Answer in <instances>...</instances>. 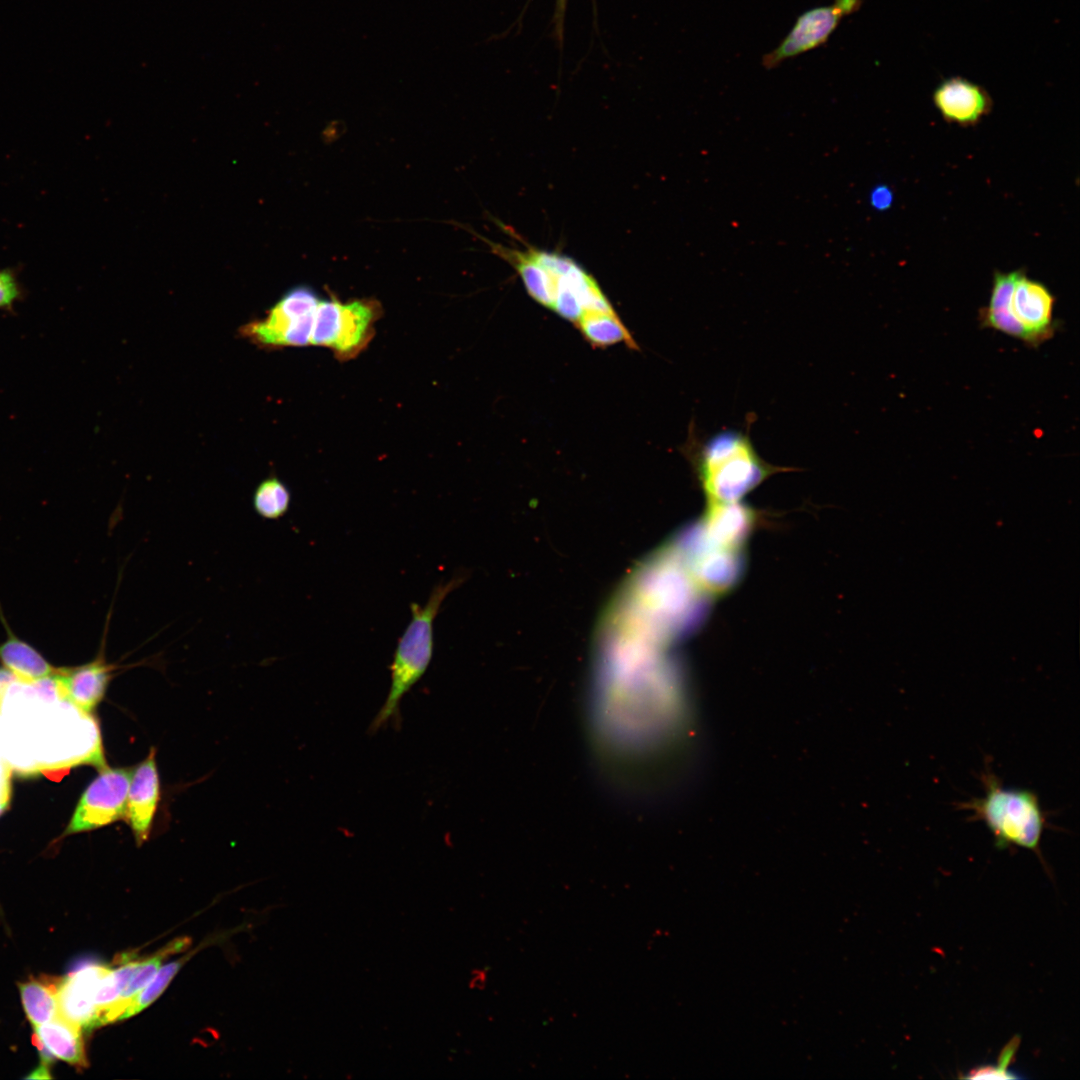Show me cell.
Here are the masks:
<instances>
[{
	"instance_id": "cell-1",
	"label": "cell",
	"mask_w": 1080,
	"mask_h": 1080,
	"mask_svg": "<svg viewBox=\"0 0 1080 1080\" xmlns=\"http://www.w3.org/2000/svg\"><path fill=\"white\" fill-rule=\"evenodd\" d=\"M483 239L516 270L531 298L571 322L593 347L624 343L638 349L597 280L574 259L533 246L519 249Z\"/></svg>"
},
{
	"instance_id": "cell-2",
	"label": "cell",
	"mask_w": 1080,
	"mask_h": 1080,
	"mask_svg": "<svg viewBox=\"0 0 1080 1080\" xmlns=\"http://www.w3.org/2000/svg\"><path fill=\"white\" fill-rule=\"evenodd\" d=\"M686 449L707 503L739 502L778 471L740 430L720 431L704 441L689 439Z\"/></svg>"
},
{
	"instance_id": "cell-3",
	"label": "cell",
	"mask_w": 1080,
	"mask_h": 1080,
	"mask_svg": "<svg viewBox=\"0 0 1080 1080\" xmlns=\"http://www.w3.org/2000/svg\"><path fill=\"white\" fill-rule=\"evenodd\" d=\"M981 782L984 795L959 803V809L985 824L998 849L1024 848L1043 861L1040 843L1048 821L1038 795L1029 789L1004 787L989 766L981 774Z\"/></svg>"
},
{
	"instance_id": "cell-4",
	"label": "cell",
	"mask_w": 1080,
	"mask_h": 1080,
	"mask_svg": "<svg viewBox=\"0 0 1080 1080\" xmlns=\"http://www.w3.org/2000/svg\"><path fill=\"white\" fill-rule=\"evenodd\" d=\"M462 580L458 577L434 586L424 606L411 603V621L399 638L390 665L391 685L387 698L369 726L371 734L391 721H399L406 693L423 677L434 651L433 623L444 599Z\"/></svg>"
},
{
	"instance_id": "cell-5",
	"label": "cell",
	"mask_w": 1080,
	"mask_h": 1080,
	"mask_svg": "<svg viewBox=\"0 0 1080 1080\" xmlns=\"http://www.w3.org/2000/svg\"><path fill=\"white\" fill-rule=\"evenodd\" d=\"M383 307L375 298L342 302L336 295L320 298L313 321L310 345L328 348L338 361L356 358L374 338Z\"/></svg>"
},
{
	"instance_id": "cell-6",
	"label": "cell",
	"mask_w": 1080,
	"mask_h": 1080,
	"mask_svg": "<svg viewBox=\"0 0 1080 1080\" xmlns=\"http://www.w3.org/2000/svg\"><path fill=\"white\" fill-rule=\"evenodd\" d=\"M320 300L308 286L288 290L269 311L264 320L254 321L242 328L245 335L263 347H302L310 345L314 314Z\"/></svg>"
},
{
	"instance_id": "cell-7",
	"label": "cell",
	"mask_w": 1080,
	"mask_h": 1080,
	"mask_svg": "<svg viewBox=\"0 0 1080 1080\" xmlns=\"http://www.w3.org/2000/svg\"><path fill=\"white\" fill-rule=\"evenodd\" d=\"M132 769L104 766L81 795L63 835L98 829L126 820Z\"/></svg>"
},
{
	"instance_id": "cell-8",
	"label": "cell",
	"mask_w": 1080,
	"mask_h": 1080,
	"mask_svg": "<svg viewBox=\"0 0 1080 1080\" xmlns=\"http://www.w3.org/2000/svg\"><path fill=\"white\" fill-rule=\"evenodd\" d=\"M863 0H834L829 6L815 7L798 16L790 32L772 51L761 60L766 69H772L783 61L813 50L827 42L843 17L862 5Z\"/></svg>"
},
{
	"instance_id": "cell-9",
	"label": "cell",
	"mask_w": 1080,
	"mask_h": 1080,
	"mask_svg": "<svg viewBox=\"0 0 1080 1080\" xmlns=\"http://www.w3.org/2000/svg\"><path fill=\"white\" fill-rule=\"evenodd\" d=\"M104 642L92 661L77 667L59 668L54 675L60 700L84 713L94 712L105 697L114 671L119 668L107 662Z\"/></svg>"
},
{
	"instance_id": "cell-10",
	"label": "cell",
	"mask_w": 1080,
	"mask_h": 1080,
	"mask_svg": "<svg viewBox=\"0 0 1080 1080\" xmlns=\"http://www.w3.org/2000/svg\"><path fill=\"white\" fill-rule=\"evenodd\" d=\"M1055 297L1041 282L1029 279L1022 270L1012 296L1011 311L1028 335L1029 346L1037 347L1056 331L1053 317Z\"/></svg>"
},
{
	"instance_id": "cell-11",
	"label": "cell",
	"mask_w": 1080,
	"mask_h": 1080,
	"mask_svg": "<svg viewBox=\"0 0 1080 1080\" xmlns=\"http://www.w3.org/2000/svg\"><path fill=\"white\" fill-rule=\"evenodd\" d=\"M109 969L98 963H86L59 978V1015L82 1029L98 1027L96 996Z\"/></svg>"
},
{
	"instance_id": "cell-12",
	"label": "cell",
	"mask_w": 1080,
	"mask_h": 1080,
	"mask_svg": "<svg viewBox=\"0 0 1080 1080\" xmlns=\"http://www.w3.org/2000/svg\"><path fill=\"white\" fill-rule=\"evenodd\" d=\"M159 801L160 778L152 747L146 758L132 769L127 796L126 821L138 846L150 836Z\"/></svg>"
},
{
	"instance_id": "cell-13",
	"label": "cell",
	"mask_w": 1080,
	"mask_h": 1080,
	"mask_svg": "<svg viewBox=\"0 0 1080 1080\" xmlns=\"http://www.w3.org/2000/svg\"><path fill=\"white\" fill-rule=\"evenodd\" d=\"M933 102L945 121L961 126L977 124L992 108L989 93L962 77L942 81L933 92Z\"/></svg>"
},
{
	"instance_id": "cell-14",
	"label": "cell",
	"mask_w": 1080,
	"mask_h": 1080,
	"mask_svg": "<svg viewBox=\"0 0 1080 1080\" xmlns=\"http://www.w3.org/2000/svg\"><path fill=\"white\" fill-rule=\"evenodd\" d=\"M33 1030L32 1043L41 1056L39 1067L49 1070L53 1059L78 1068L87 1066L81 1027L58 1015Z\"/></svg>"
},
{
	"instance_id": "cell-15",
	"label": "cell",
	"mask_w": 1080,
	"mask_h": 1080,
	"mask_svg": "<svg viewBox=\"0 0 1080 1080\" xmlns=\"http://www.w3.org/2000/svg\"><path fill=\"white\" fill-rule=\"evenodd\" d=\"M740 552L741 549L720 547L704 541L692 564L697 585L711 595L728 591L739 576Z\"/></svg>"
},
{
	"instance_id": "cell-16",
	"label": "cell",
	"mask_w": 1080,
	"mask_h": 1080,
	"mask_svg": "<svg viewBox=\"0 0 1080 1080\" xmlns=\"http://www.w3.org/2000/svg\"><path fill=\"white\" fill-rule=\"evenodd\" d=\"M752 512L739 502L707 503L703 521L704 541L720 547L741 549L753 527Z\"/></svg>"
},
{
	"instance_id": "cell-17",
	"label": "cell",
	"mask_w": 1080,
	"mask_h": 1080,
	"mask_svg": "<svg viewBox=\"0 0 1080 1080\" xmlns=\"http://www.w3.org/2000/svg\"><path fill=\"white\" fill-rule=\"evenodd\" d=\"M1021 272L994 273L989 303L980 309L978 320L983 328L994 329L1029 345L1027 333L1011 311L1013 288Z\"/></svg>"
},
{
	"instance_id": "cell-18",
	"label": "cell",
	"mask_w": 1080,
	"mask_h": 1080,
	"mask_svg": "<svg viewBox=\"0 0 1080 1080\" xmlns=\"http://www.w3.org/2000/svg\"><path fill=\"white\" fill-rule=\"evenodd\" d=\"M7 638L0 643V663L17 681L33 684L55 675L59 668L51 665L34 647L17 637L7 626Z\"/></svg>"
},
{
	"instance_id": "cell-19",
	"label": "cell",
	"mask_w": 1080,
	"mask_h": 1080,
	"mask_svg": "<svg viewBox=\"0 0 1080 1080\" xmlns=\"http://www.w3.org/2000/svg\"><path fill=\"white\" fill-rule=\"evenodd\" d=\"M59 978L41 976L19 983L24 1012L32 1027L42 1025L59 1015Z\"/></svg>"
},
{
	"instance_id": "cell-20",
	"label": "cell",
	"mask_w": 1080,
	"mask_h": 1080,
	"mask_svg": "<svg viewBox=\"0 0 1080 1080\" xmlns=\"http://www.w3.org/2000/svg\"><path fill=\"white\" fill-rule=\"evenodd\" d=\"M254 511L266 520H278L289 510L291 493L276 476H269L256 487L252 498Z\"/></svg>"
},
{
	"instance_id": "cell-21",
	"label": "cell",
	"mask_w": 1080,
	"mask_h": 1080,
	"mask_svg": "<svg viewBox=\"0 0 1080 1080\" xmlns=\"http://www.w3.org/2000/svg\"><path fill=\"white\" fill-rule=\"evenodd\" d=\"M191 956L192 953L161 967L152 980L127 1005L120 1020L138 1014L153 1003L163 993L172 978Z\"/></svg>"
},
{
	"instance_id": "cell-22",
	"label": "cell",
	"mask_w": 1080,
	"mask_h": 1080,
	"mask_svg": "<svg viewBox=\"0 0 1080 1080\" xmlns=\"http://www.w3.org/2000/svg\"><path fill=\"white\" fill-rule=\"evenodd\" d=\"M22 265L0 268V310L14 312V306L25 297V288L19 279Z\"/></svg>"
},
{
	"instance_id": "cell-23",
	"label": "cell",
	"mask_w": 1080,
	"mask_h": 1080,
	"mask_svg": "<svg viewBox=\"0 0 1080 1080\" xmlns=\"http://www.w3.org/2000/svg\"><path fill=\"white\" fill-rule=\"evenodd\" d=\"M1017 1043H1018V1041L1012 1040L1008 1044V1046L1005 1047V1049L1001 1053V1057L999 1059V1063H998L997 1067H991V1066L981 1067V1068L976 1069L975 1071H972L970 1073V1075L967 1076V1077L973 1078V1079H975V1078H1014L1012 1075H1009V1073H1007V1067H1008L1011 1059L1015 1055V1052L1017 1050Z\"/></svg>"
},
{
	"instance_id": "cell-24",
	"label": "cell",
	"mask_w": 1080,
	"mask_h": 1080,
	"mask_svg": "<svg viewBox=\"0 0 1080 1080\" xmlns=\"http://www.w3.org/2000/svg\"><path fill=\"white\" fill-rule=\"evenodd\" d=\"M893 202L894 193L887 185H878L870 193L871 206L878 211L888 210Z\"/></svg>"
},
{
	"instance_id": "cell-25",
	"label": "cell",
	"mask_w": 1080,
	"mask_h": 1080,
	"mask_svg": "<svg viewBox=\"0 0 1080 1080\" xmlns=\"http://www.w3.org/2000/svg\"><path fill=\"white\" fill-rule=\"evenodd\" d=\"M567 4H568V0H555L553 24H554V32H555V34L557 36V39H558V41L560 43V46L562 45V42H563L564 21H565V15H566V10H567Z\"/></svg>"
},
{
	"instance_id": "cell-26",
	"label": "cell",
	"mask_w": 1080,
	"mask_h": 1080,
	"mask_svg": "<svg viewBox=\"0 0 1080 1080\" xmlns=\"http://www.w3.org/2000/svg\"><path fill=\"white\" fill-rule=\"evenodd\" d=\"M15 680V676L10 671L4 667L0 668V706Z\"/></svg>"
},
{
	"instance_id": "cell-27",
	"label": "cell",
	"mask_w": 1080,
	"mask_h": 1080,
	"mask_svg": "<svg viewBox=\"0 0 1080 1080\" xmlns=\"http://www.w3.org/2000/svg\"><path fill=\"white\" fill-rule=\"evenodd\" d=\"M486 980H487L486 973L483 972V971H478L477 974L475 975V977L473 978L472 986L477 987V988H482L485 985Z\"/></svg>"
}]
</instances>
